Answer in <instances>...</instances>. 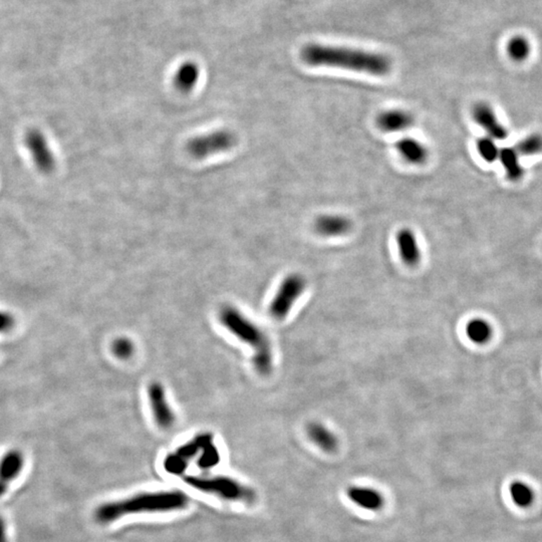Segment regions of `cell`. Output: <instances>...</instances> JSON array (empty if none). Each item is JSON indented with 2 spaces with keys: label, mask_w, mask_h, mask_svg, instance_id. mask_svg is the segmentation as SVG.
I'll use <instances>...</instances> for the list:
<instances>
[{
  "label": "cell",
  "mask_w": 542,
  "mask_h": 542,
  "mask_svg": "<svg viewBox=\"0 0 542 542\" xmlns=\"http://www.w3.org/2000/svg\"><path fill=\"white\" fill-rule=\"evenodd\" d=\"M190 498L180 490L142 492L106 502L96 508L94 517L100 524H111L130 515H155L183 510L189 505Z\"/></svg>",
  "instance_id": "cell-1"
},
{
  "label": "cell",
  "mask_w": 542,
  "mask_h": 542,
  "mask_svg": "<svg viewBox=\"0 0 542 542\" xmlns=\"http://www.w3.org/2000/svg\"><path fill=\"white\" fill-rule=\"evenodd\" d=\"M301 58L313 67L346 68L374 75H386L392 68V61L385 54L315 44L303 48Z\"/></svg>",
  "instance_id": "cell-2"
},
{
  "label": "cell",
  "mask_w": 542,
  "mask_h": 542,
  "mask_svg": "<svg viewBox=\"0 0 542 542\" xmlns=\"http://www.w3.org/2000/svg\"><path fill=\"white\" fill-rule=\"evenodd\" d=\"M184 482L202 493L212 495L224 501L252 504L258 494L252 488L228 476H185Z\"/></svg>",
  "instance_id": "cell-3"
},
{
  "label": "cell",
  "mask_w": 542,
  "mask_h": 542,
  "mask_svg": "<svg viewBox=\"0 0 542 542\" xmlns=\"http://www.w3.org/2000/svg\"><path fill=\"white\" fill-rule=\"evenodd\" d=\"M219 319L231 334L247 345L251 346L254 351L270 345L263 329L233 306L223 308L219 315Z\"/></svg>",
  "instance_id": "cell-4"
},
{
  "label": "cell",
  "mask_w": 542,
  "mask_h": 542,
  "mask_svg": "<svg viewBox=\"0 0 542 542\" xmlns=\"http://www.w3.org/2000/svg\"><path fill=\"white\" fill-rule=\"evenodd\" d=\"M308 282L301 273H291L280 282L279 287L270 305V313L273 319H286L298 298L305 291Z\"/></svg>",
  "instance_id": "cell-5"
},
{
  "label": "cell",
  "mask_w": 542,
  "mask_h": 542,
  "mask_svg": "<svg viewBox=\"0 0 542 542\" xmlns=\"http://www.w3.org/2000/svg\"><path fill=\"white\" fill-rule=\"evenodd\" d=\"M237 138L228 130H217L191 139L186 145V151L191 157L197 160L205 159L211 155L229 151L237 145Z\"/></svg>",
  "instance_id": "cell-6"
},
{
  "label": "cell",
  "mask_w": 542,
  "mask_h": 542,
  "mask_svg": "<svg viewBox=\"0 0 542 542\" xmlns=\"http://www.w3.org/2000/svg\"><path fill=\"white\" fill-rule=\"evenodd\" d=\"M23 144L37 171L42 174L53 173L56 158L46 134L37 128L30 129L23 137Z\"/></svg>",
  "instance_id": "cell-7"
},
{
  "label": "cell",
  "mask_w": 542,
  "mask_h": 542,
  "mask_svg": "<svg viewBox=\"0 0 542 542\" xmlns=\"http://www.w3.org/2000/svg\"><path fill=\"white\" fill-rule=\"evenodd\" d=\"M213 441L210 434H202L190 442L179 447L174 453L168 455L164 460V469L167 473L174 476H180L185 472L190 461L195 457H199L203 448Z\"/></svg>",
  "instance_id": "cell-8"
},
{
  "label": "cell",
  "mask_w": 542,
  "mask_h": 542,
  "mask_svg": "<svg viewBox=\"0 0 542 542\" xmlns=\"http://www.w3.org/2000/svg\"><path fill=\"white\" fill-rule=\"evenodd\" d=\"M151 409L160 428L168 429L175 423V414L170 407L164 388L159 383L151 384L148 389Z\"/></svg>",
  "instance_id": "cell-9"
},
{
  "label": "cell",
  "mask_w": 542,
  "mask_h": 542,
  "mask_svg": "<svg viewBox=\"0 0 542 542\" xmlns=\"http://www.w3.org/2000/svg\"><path fill=\"white\" fill-rule=\"evenodd\" d=\"M25 463V455L18 449L8 450L1 457L0 459V497L6 493L11 482H13L23 472Z\"/></svg>",
  "instance_id": "cell-10"
},
{
  "label": "cell",
  "mask_w": 542,
  "mask_h": 542,
  "mask_svg": "<svg viewBox=\"0 0 542 542\" xmlns=\"http://www.w3.org/2000/svg\"><path fill=\"white\" fill-rule=\"evenodd\" d=\"M473 119L487 132L490 138L503 140L508 137V130L497 119L493 108L486 103H479L473 108Z\"/></svg>",
  "instance_id": "cell-11"
},
{
  "label": "cell",
  "mask_w": 542,
  "mask_h": 542,
  "mask_svg": "<svg viewBox=\"0 0 542 542\" xmlns=\"http://www.w3.org/2000/svg\"><path fill=\"white\" fill-rule=\"evenodd\" d=\"M346 496L359 508L374 512L385 506V497L374 488L353 485L346 489Z\"/></svg>",
  "instance_id": "cell-12"
},
{
  "label": "cell",
  "mask_w": 542,
  "mask_h": 542,
  "mask_svg": "<svg viewBox=\"0 0 542 542\" xmlns=\"http://www.w3.org/2000/svg\"><path fill=\"white\" fill-rule=\"evenodd\" d=\"M400 258L409 267H415L421 260V251L416 234L410 228H402L396 237Z\"/></svg>",
  "instance_id": "cell-13"
},
{
  "label": "cell",
  "mask_w": 542,
  "mask_h": 542,
  "mask_svg": "<svg viewBox=\"0 0 542 542\" xmlns=\"http://www.w3.org/2000/svg\"><path fill=\"white\" fill-rule=\"evenodd\" d=\"M305 430L310 440L322 451L332 453L338 449L339 439L336 434L320 422L308 424Z\"/></svg>",
  "instance_id": "cell-14"
},
{
  "label": "cell",
  "mask_w": 542,
  "mask_h": 542,
  "mask_svg": "<svg viewBox=\"0 0 542 542\" xmlns=\"http://www.w3.org/2000/svg\"><path fill=\"white\" fill-rule=\"evenodd\" d=\"M351 228L352 222L346 216L322 215L315 221V229L322 237H341L348 233Z\"/></svg>",
  "instance_id": "cell-15"
},
{
  "label": "cell",
  "mask_w": 542,
  "mask_h": 542,
  "mask_svg": "<svg viewBox=\"0 0 542 542\" xmlns=\"http://www.w3.org/2000/svg\"><path fill=\"white\" fill-rule=\"evenodd\" d=\"M411 114L403 110H390L382 113L377 119L378 126L384 132H399L409 128L413 124Z\"/></svg>",
  "instance_id": "cell-16"
},
{
  "label": "cell",
  "mask_w": 542,
  "mask_h": 542,
  "mask_svg": "<svg viewBox=\"0 0 542 542\" xmlns=\"http://www.w3.org/2000/svg\"><path fill=\"white\" fill-rule=\"evenodd\" d=\"M396 149L399 152L403 159L410 164H422L426 161L428 157V151L425 146L416 139L410 138V137L400 139L396 143Z\"/></svg>",
  "instance_id": "cell-17"
},
{
  "label": "cell",
  "mask_w": 542,
  "mask_h": 542,
  "mask_svg": "<svg viewBox=\"0 0 542 542\" xmlns=\"http://www.w3.org/2000/svg\"><path fill=\"white\" fill-rule=\"evenodd\" d=\"M200 68L196 63L189 61L183 63L174 75V86L181 93H189L199 81Z\"/></svg>",
  "instance_id": "cell-18"
},
{
  "label": "cell",
  "mask_w": 542,
  "mask_h": 542,
  "mask_svg": "<svg viewBox=\"0 0 542 542\" xmlns=\"http://www.w3.org/2000/svg\"><path fill=\"white\" fill-rule=\"evenodd\" d=\"M520 154L515 148L506 147L500 150L499 159L505 169L509 180L517 181L522 179L524 170L519 161Z\"/></svg>",
  "instance_id": "cell-19"
},
{
  "label": "cell",
  "mask_w": 542,
  "mask_h": 542,
  "mask_svg": "<svg viewBox=\"0 0 542 542\" xmlns=\"http://www.w3.org/2000/svg\"><path fill=\"white\" fill-rule=\"evenodd\" d=\"M465 332L468 339L477 345L486 344L492 336L491 325L482 319L470 320L466 325Z\"/></svg>",
  "instance_id": "cell-20"
},
{
  "label": "cell",
  "mask_w": 542,
  "mask_h": 542,
  "mask_svg": "<svg viewBox=\"0 0 542 542\" xmlns=\"http://www.w3.org/2000/svg\"><path fill=\"white\" fill-rule=\"evenodd\" d=\"M252 363H253L254 369L261 376L270 374L273 367V353L271 346H265L258 351H254Z\"/></svg>",
  "instance_id": "cell-21"
},
{
  "label": "cell",
  "mask_w": 542,
  "mask_h": 542,
  "mask_svg": "<svg viewBox=\"0 0 542 542\" xmlns=\"http://www.w3.org/2000/svg\"><path fill=\"white\" fill-rule=\"evenodd\" d=\"M510 494L512 500L519 508H529L534 500V493L531 488L523 482H513L510 485Z\"/></svg>",
  "instance_id": "cell-22"
},
{
  "label": "cell",
  "mask_w": 542,
  "mask_h": 542,
  "mask_svg": "<svg viewBox=\"0 0 542 542\" xmlns=\"http://www.w3.org/2000/svg\"><path fill=\"white\" fill-rule=\"evenodd\" d=\"M509 56L515 61H523L529 58L530 54V44L522 35L512 37L508 44Z\"/></svg>",
  "instance_id": "cell-23"
},
{
  "label": "cell",
  "mask_w": 542,
  "mask_h": 542,
  "mask_svg": "<svg viewBox=\"0 0 542 542\" xmlns=\"http://www.w3.org/2000/svg\"><path fill=\"white\" fill-rule=\"evenodd\" d=\"M219 462H220V454L214 445L213 441H211L203 448L199 457H198V467L208 470V469L214 468L218 465Z\"/></svg>",
  "instance_id": "cell-24"
},
{
  "label": "cell",
  "mask_w": 542,
  "mask_h": 542,
  "mask_svg": "<svg viewBox=\"0 0 542 542\" xmlns=\"http://www.w3.org/2000/svg\"><path fill=\"white\" fill-rule=\"evenodd\" d=\"M477 150L480 156L486 162L491 163L499 159L500 150L497 147L494 139L490 138V137H484V138L478 140Z\"/></svg>",
  "instance_id": "cell-25"
},
{
  "label": "cell",
  "mask_w": 542,
  "mask_h": 542,
  "mask_svg": "<svg viewBox=\"0 0 542 542\" xmlns=\"http://www.w3.org/2000/svg\"><path fill=\"white\" fill-rule=\"evenodd\" d=\"M516 150L520 155L532 156L542 152V136L530 135L518 144Z\"/></svg>",
  "instance_id": "cell-26"
},
{
  "label": "cell",
  "mask_w": 542,
  "mask_h": 542,
  "mask_svg": "<svg viewBox=\"0 0 542 542\" xmlns=\"http://www.w3.org/2000/svg\"><path fill=\"white\" fill-rule=\"evenodd\" d=\"M112 351L115 357L126 360L132 357L135 348H134V344L129 339L120 338L115 339L113 344Z\"/></svg>",
  "instance_id": "cell-27"
},
{
  "label": "cell",
  "mask_w": 542,
  "mask_h": 542,
  "mask_svg": "<svg viewBox=\"0 0 542 542\" xmlns=\"http://www.w3.org/2000/svg\"><path fill=\"white\" fill-rule=\"evenodd\" d=\"M16 325L15 317L8 310H0V334L13 331Z\"/></svg>",
  "instance_id": "cell-28"
},
{
  "label": "cell",
  "mask_w": 542,
  "mask_h": 542,
  "mask_svg": "<svg viewBox=\"0 0 542 542\" xmlns=\"http://www.w3.org/2000/svg\"><path fill=\"white\" fill-rule=\"evenodd\" d=\"M0 542H8L6 522L1 515H0Z\"/></svg>",
  "instance_id": "cell-29"
}]
</instances>
